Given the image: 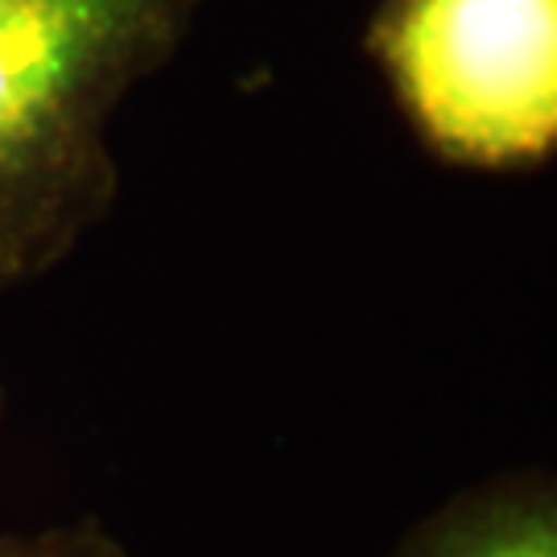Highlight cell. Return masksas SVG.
Wrapping results in <instances>:
<instances>
[{"label": "cell", "mask_w": 557, "mask_h": 557, "mask_svg": "<svg viewBox=\"0 0 557 557\" xmlns=\"http://www.w3.org/2000/svg\"><path fill=\"white\" fill-rule=\"evenodd\" d=\"M0 557H128L100 520L83 517L34 533H0Z\"/></svg>", "instance_id": "277c9868"}, {"label": "cell", "mask_w": 557, "mask_h": 557, "mask_svg": "<svg viewBox=\"0 0 557 557\" xmlns=\"http://www.w3.org/2000/svg\"><path fill=\"white\" fill-rule=\"evenodd\" d=\"M4 413H9V393H4V384H0V421H4Z\"/></svg>", "instance_id": "5b68a950"}, {"label": "cell", "mask_w": 557, "mask_h": 557, "mask_svg": "<svg viewBox=\"0 0 557 557\" xmlns=\"http://www.w3.org/2000/svg\"><path fill=\"white\" fill-rule=\"evenodd\" d=\"M363 46L418 140L462 170L557 149V0H380Z\"/></svg>", "instance_id": "7a4b0ae2"}, {"label": "cell", "mask_w": 557, "mask_h": 557, "mask_svg": "<svg viewBox=\"0 0 557 557\" xmlns=\"http://www.w3.org/2000/svg\"><path fill=\"white\" fill-rule=\"evenodd\" d=\"M388 557H557V483L541 467L458 492Z\"/></svg>", "instance_id": "3957f363"}, {"label": "cell", "mask_w": 557, "mask_h": 557, "mask_svg": "<svg viewBox=\"0 0 557 557\" xmlns=\"http://www.w3.org/2000/svg\"><path fill=\"white\" fill-rule=\"evenodd\" d=\"M202 0H0V285L54 273L120 199L112 116Z\"/></svg>", "instance_id": "6da1fadb"}]
</instances>
